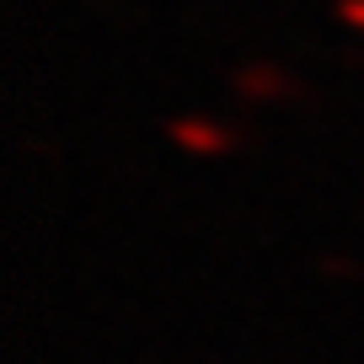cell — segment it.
Wrapping results in <instances>:
<instances>
[{
	"mask_svg": "<svg viewBox=\"0 0 364 364\" xmlns=\"http://www.w3.org/2000/svg\"><path fill=\"white\" fill-rule=\"evenodd\" d=\"M171 134H177L182 145H193V150H220V129H204V124H171Z\"/></svg>",
	"mask_w": 364,
	"mask_h": 364,
	"instance_id": "1",
	"label": "cell"
},
{
	"mask_svg": "<svg viewBox=\"0 0 364 364\" xmlns=\"http://www.w3.org/2000/svg\"><path fill=\"white\" fill-rule=\"evenodd\" d=\"M338 11H343V22H359L364 27V0H343Z\"/></svg>",
	"mask_w": 364,
	"mask_h": 364,
	"instance_id": "2",
	"label": "cell"
}]
</instances>
